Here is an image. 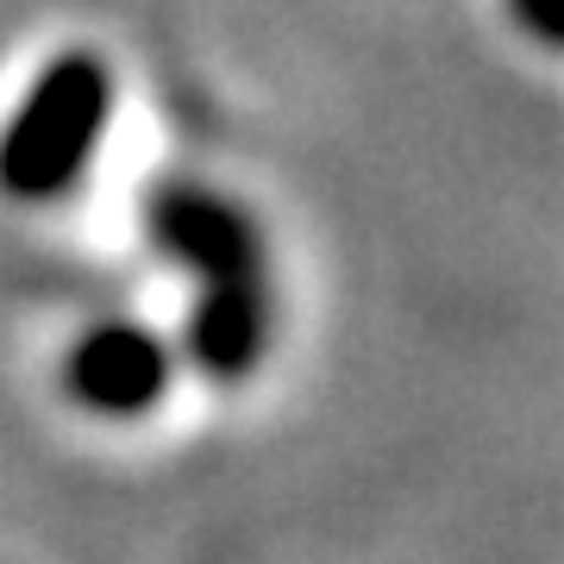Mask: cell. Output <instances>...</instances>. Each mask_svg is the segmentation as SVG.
Instances as JSON below:
<instances>
[{
    "instance_id": "obj_1",
    "label": "cell",
    "mask_w": 564,
    "mask_h": 564,
    "mask_svg": "<svg viewBox=\"0 0 564 564\" xmlns=\"http://www.w3.org/2000/svg\"><path fill=\"white\" fill-rule=\"evenodd\" d=\"M113 113V76L95 51H63L25 88L20 113L0 132V195L13 202H57L88 170L101 126Z\"/></svg>"
},
{
    "instance_id": "obj_2",
    "label": "cell",
    "mask_w": 564,
    "mask_h": 564,
    "mask_svg": "<svg viewBox=\"0 0 564 564\" xmlns=\"http://www.w3.org/2000/svg\"><path fill=\"white\" fill-rule=\"evenodd\" d=\"M144 232L163 258H176L182 270H195L202 289H270L263 282V251L258 226L245 220L232 202L188 188V182H163L144 202Z\"/></svg>"
},
{
    "instance_id": "obj_3",
    "label": "cell",
    "mask_w": 564,
    "mask_h": 564,
    "mask_svg": "<svg viewBox=\"0 0 564 564\" xmlns=\"http://www.w3.org/2000/svg\"><path fill=\"white\" fill-rule=\"evenodd\" d=\"M170 345L139 321H101L88 326L69 358H63V395L101 421H139L170 395Z\"/></svg>"
},
{
    "instance_id": "obj_4",
    "label": "cell",
    "mask_w": 564,
    "mask_h": 564,
    "mask_svg": "<svg viewBox=\"0 0 564 564\" xmlns=\"http://www.w3.org/2000/svg\"><path fill=\"white\" fill-rule=\"evenodd\" d=\"M188 358L207 370L214 383H239L251 377L270 345V289H202L188 307Z\"/></svg>"
},
{
    "instance_id": "obj_5",
    "label": "cell",
    "mask_w": 564,
    "mask_h": 564,
    "mask_svg": "<svg viewBox=\"0 0 564 564\" xmlns=\"http://www.w3.org/2000/svg\"><path fill=\"white\" fill-rule=\"evenodd\" d=\"M514 13L527 20V32L540 44H558V32H564V0H508Z\"/></svg>"
}]
</instances>
